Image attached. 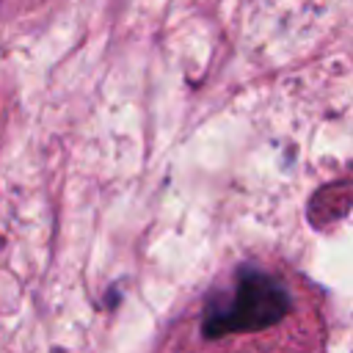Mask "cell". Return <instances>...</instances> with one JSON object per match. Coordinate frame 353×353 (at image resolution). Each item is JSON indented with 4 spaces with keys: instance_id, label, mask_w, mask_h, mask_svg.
Listing matches in <instances>:
<instances>
[{
    "instance_id": "obj_1",
    "label": "cell",
    "mask_w": 353,
    "mask_h": 353,
    "mask_svg": "<svg viewBox=\"0 0 353 353\" xmlns=\"http://www.w3.org/2000/svg\"><path fill=\"white\" fill-rule=\"evenodd\" d=\"M176 342L174 353H314L317 347L290 284L254 265L215 287Z\"/></svg>"
}]
</instances>
